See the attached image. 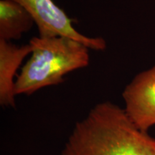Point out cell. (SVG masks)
I'll use <instances>...</instances> for the list:
<instances>
[{"label":"cell","instance_id":"cell-2","mask_svg":"<svg viewBox=\"0 0 155 155\" xmlns=\"http://www.w3.org/2000/svg\"><path fill=\"white\" fill-rule=\"evenodd\" d=\"M29 44L32 51L15 81L16 95L30 96L42 88L61 84L64 75L90 63V49L73 39L34 37Z\"/></svg>","mask_w":155,"mask_h":155},{"label":"cell","instance_id":"cell-1","mask_svg":"<svg viewBox=\"0 0 155 155\" xmlns=\"http://www.w3.org/2000/svg\"><path fill=\"white\" fill-rule=\"evenodd\" d=\"M61 155H155V139L135 125L124 108L104 101L77 122Z\"/></svg>","mask_w":155,"mask_h":155},{"label":"cell","instance_id":"cell-6","mask_svg":"<svg viewBox=\"0 0 155 155\" xmlns=\"http://www.w3.org/2000/svg\"><path fill=\"white\" fill-rule=\"evenodd\" d=\"M35 21L22 5L13 0H0V40H19Z\"/></svg>","mask_w":155,"mask_h":155},{"label":"cell","instance_id":"cell-5","mask_svg":"<svg viewBox=\"0 0 155 155\" xmlns=\"http://www.w3.org/2000/svg\"><path fill=\"white\" fill-rule=\"evenodd\" d=\"M32 51L30 44L18 47L11 41L0 40V104L4 107H15V75Z\"/></svg>","mask_w":155,"mask_h":155},{"label":"cell","instance_id":"cell-3","mask_svg":"<svg viewBox=\"0 0 155 155\" xmlns=\"http://www.w3.org/2000/svg\"><path fill=\"white\" fill-rule=\"evenodd\" d=\"M22 5L32 17L41 38L66 37L81 42L89 49L104 51L106 42L102 38L82 35L73 26V19L53 0H13Z\"/></svg>","mask_w":155,"mask_h":155},{"label":"cell","instance_id":"cell-4","mask_svg":"<svg viewBox=\"0 0 155 155\" xmlns=\"http://www.w3.org/2000/svg\"><path fill=\"white\" fill-rule=\"evenodd\" d=\"M125 111L141 130L155 125V65L139 73L122 93Z\"/></svg>","mask_w":155,"mask_h":155}]
</instances>
